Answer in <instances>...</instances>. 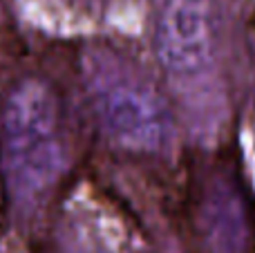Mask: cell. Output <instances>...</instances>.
<instances>
[{
    "instance_id": "cell-1",
    "label": "cell",
    "mask_w": 255,
    "mask_h": 253,
    "mask_svg": "<svg viewBox=\"0 0 255 253\" xmlns=\"http://www.w3.org/2000/svg\"><path fill=\"white\" fill-rule=\"evenodd\" d=\"M170 200L188 253H255V193L235 143L186 152Z\"/></svg>"
},
{
    "instance_id": "cell-2",
    "label": "cell",
    "mask_w": 255,
    "mask_h": 253,
    "mask_svg": "<svg viewBox=\"0 0 255 253\" xmlns=\"http://www.w3.org/2000/svg\"><path fill=\"white\" fill-rule=\"evenodd\" d=\"M79 63L92 137L132 161L166 159L175 143V117L152 76L112 47H94Z\"/></svg>"
},
{
    "instance_id": "cell-3",
    "label": "cell",
    "mask_w": 255,
    "mask_h": 253,
    "mask_svg": "<svg viewBox=\"0 0 255 253\" xmlns=\"http://www.w3.org/2000/svg\"><path fill=\"white\" fill-rule=\"evenodd\" d=\"M150 45L157 67L177 88H195L215 72L217 13L213 0H154Z\"/></svg>"
}]
</instances>
